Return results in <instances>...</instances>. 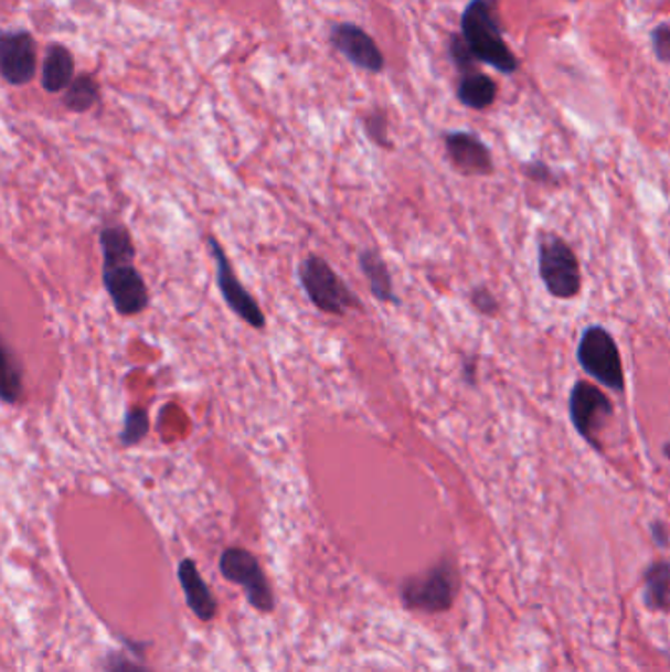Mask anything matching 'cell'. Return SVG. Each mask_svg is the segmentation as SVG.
<instances>
[{
	"mask_svg": "<svg viewBox=\"0 0 670 672\" xmlns=\"http://www.w3.org/2000/svg\"><path fill=\"white\" fill-rule=\"evenodd\" d=\"M496 97H498V83L493 82L490 75L478 70L460 75L456 85V99L460 100V105L472 110H483L492 107Z\"/></svg>",
	"mask_w": 670,
	"mask_h": 672,
	"instance_id": "obj_16",
	"label": "cell"
},
{
	"mask_svg": "<svg viewBox=\"0 0 670 672\" xmlns=\"http://www.w3.org/2000/svg\"><path fill=\"white\" fill-rule=\"evenodd\" d=\"M460 36L470 47L476 62L492 67L501 75L519 72L518 55L513 54L501 26L498 0H470L460 17Z\"/></svg>",
	"mask_w": 670,
	"mask_h": 672,
	"instance_id": "obj_2",
	"label": "cell"
},
{
	"mask_svg": "<svg viewBox=\"0 0 670 672\" xmlns=\"http://www.w3.org/2000/svg\"><path fill=\"white\" fill-rule=\"evenodd\" d=\"M219 568L228 583L238 584L248 596V601L262 614L274 610V594L268 578L251 551L241 547L224 548Z\"/></svg>",
	"mask_w": 670,
	"mask_h": 672,
	"instance_id": "obj_8",
	"label": "cell"
},
{
	"mask_svg": "<svg viewBox=\"0 0 670 672\" xmlns=\"http://www.w3.org/2000/svg\"><path fill=\"white\" fill-rule=\"evenodd\" d=\"M103 250V286L118 314L136 317L150 306L146 279L135 266L136 246L125 224H108L99 236Z\"/></svg>",
	"mask_w": 670,
	"mask_h": 672,
	"instance_id": "obj_1",
	"label": "cell"
},
{
	"mask_svg": "<svg viewBox=\"0 0 670 672\" xmlns=\"http://www.w3.org/2000/svg\"><path fill=\"white\" fill-rule=\"evenodd\" d=\"M332 47L344 55L352 65L370 73L384 72V54L374 42V38L368 34L364 28L342 22L332 26L331 36Z\"/></svg>",
	"mask_w": 670,
	"mask_h": 672,
	"instance_id": "obj_11",
	"label": "cell"
},
{
	"mask_svg": "<svg viewBox=\"0 0 670 672\" xmlns=\"http://www.w3.org/2000/svg\"><path fill=\"white\" fill-rule=\"evenodd\" d=\"M0 73L4 82L20 87L36 75V42L24 30H4L0 36Z\"/></svg>",
	"mask_w": 670,
	"mask_h": 672,
	"instance_id": "obj_10",
	"label": "cell"
},
{
	"mask_svg": "<svg viewBox=\"0 0 670 672\" xmlns=\"http://www.w3.org/2000/svg\"><path fill=\"white\" fill-rule=\"evenodd\" d=\"M364 126H366V132L372 142L377 143L384 150L394 148V143L390 142V138H387V117H385L384 110L375 108L374 113H370L364 118Z\"/></svg>",
	"mask_w": 670,
	"mask_h": 672,
	"instance_id": "obj_22",
	"label": "cell"
},
{
	"mask_svg": "<svg viewBox=\"0 0 670 672\" xmlns=\"http://www.w3.org/2000/svg\"><path fill=\"white\" fill-rule=\"evenodd\" d=\"M578 362L602 386L621 392L626 386L624 364L614 337L602 327H588L578 344Z\"/></svg>",
	"mask_w": 670,
	"mask_h": 672,
	"instance_id": "obj_6",
	"label": "cell"
},
{
	"mask_svg": "<svg viewBox=\"0 0 670 672\" xmlns=\"http://www.w3.org/2000/svg\"><path fill=\"white\" fill-rule=\"evenodd\" d=\"M448 57H450V62L456 67V72L460 73V75H465V73L476 72V57H474L472 52H470V47L466 45L465 40L460 34H450V40H448Z\"/></svg>",
	"mask_w": 670,
	"mask_h": 672,
	"instance_id": "obj_21",
	"label": "cell"
},
{
	"mask_svg": "<svg viewBox=\"0 0 670 672\" xmlns=\"http://www.w3.org/2000/svg\"><path fill=\"white\" fill-rule=\"evenodd\" d=\"M148 430H150V417H148V412L142 409V407H130L128 412H126L125 425H123V430H120V445L125 448H132L136 445H140L143 439H146V435H148Z\"/></svg>",
	"mask_w": 670,
	"mask_h": 672,
	"instance_id": "obj_20",
	"label": "cell"
},
{
	"mask_svg": "<svg viewBox=\"0 0 670 672\" xmlns=\"http://www.w3.org/2000/svg\"><path fill=\"white\" fill-rule=\"evenodd\" d=\"M206 248L215 262L216 286L223 296L224 303L252 329H258V331L266 329V314L258 306L256 297L242 286L241 279L234 274L233 262L226 256L223 244L219 243L215 236H209Z\"/></svg>",
	"mask_w": 670,
	"mask_h": 672,
	"instance_id": "obj_7",
	"label": "cell"
},
{
	"mask_svg": "<svg viewBox=\"0 0 670 672\" xmlns=\"http://www.w3.org/2000/svg\"><path fill=\"white\" fill-rule=\"evenodd\" d=\"M462 374H465V380L474 386V382H476V362L474 359H466L465 366H462Z\"/></svg>",
	"mask_w": 670,
	"mask_h": 672,
	"instance_id": "obj_28",
	"label": "cell"
},
{
	"mask_svg": "<svg viewBox=\"0 0 670 672\" xmlns=\"http://www.w3.org/2000/svg\"><path fill=\"white\" fill-rule=\"evenodd\" d=\"M568 409L572 425L582 439L594 448H602L598 435L614 415V405L608 395L591 382H578L572 387Z\"/></svg>",
	"mask_w": 670,
	"mask_h": 672,
	"instance_id": "obj_9",
	"label": "cell"
},
{
	"mask_svg": "<svg viewBox=\"0 0 670 672\" xmlns=\"http://www.w3.org/2000/svg\"><path fill=\"white\" fill-rule=\"evenodd\" d=\"M0 397L7 405H17L24 397V370L17 352L9 344H2V384Z\"/></svg>",
	"mask_w": 670,
	"mask_h": 672,
	"instance_id": "obj_18",
	"label": "cell"
},
{
	"mask_svg": "<svg viewBox=\"0 0 670 672\" xmlns=\"http://www.w3.org/2000/svg\"><path fill=\"white\" fill-rule=\"evenodd\" d=\"M470 301L476 307V311H480L486 317H493L498 313V301L492 296V291H488L486 287H474Z\"/></svg>",
	"mask_w": 670,
	"mask_h": 672,
	"instance_id": "obj_25",
	"label": "cell"
},
{
	"mask_svg": "<svg viewBox=\"0 0 670 672\" xmlns=\"http://www.w3.org/2000/svg\"><path fill=\"white\" fill-rule=\"evenodd\" d=\"M662 452H664V457L670 458V442H667V445H664V448H662Z\"/></svg>",
	"mask_w": 670,
	"mask_h": 672,
	"instance_id": "obj_29",
	"label": "cell"
},
{
	"mask_svg": "<svg viewBox=\"0 0 670 672\" xmlns=\"http://www.w3.org/2000/svg\"><path fill=\"white\" fill-rule=\"evenodd\" d=\"M652 537L659 543V545H667L669 543V530L662 525V523H655L652 525Z\"/></svg>",
	"mask_w": 670,
	"mask_h": 672,
	"instance_id": "obj_27",
	"label": "cell"
},
{
	"mask_svg": "<svg viewBox=\"0 0 670 672\" xmlns=\"http://www.w3.org/2000/svg\"><path fill=\"white\" fill-rule=\"evenodd\" d=\"M652 54L661 63H670V26L659 24L651 32Z\"/></svg>",
	"mask_w": 670,
	"mask_h": 672,
	"instance_id": "obj_23",
	"label": "cell"
},
{
	"mask_svg": "<svg viewBox=\"0 0 670 672\" xmlns=\"http://www.w3.org/2000/svg\"><path fill=\"white\" fill-rule=\"evenodd\" d=\"M299 281L309 301L319 311L334 317H342L349 311L360 309V299L340 278L331 264L319 254H309L297 268Z\"/></svg>",
	"mask_w": 670,
	"mask_h": 672,
	"instance_id": "obj_3",
	"label": "cell"
},
{
	"mask_svg": "<svg viewBox=\"0 0 670 672\" xmlns=\"http://www.w3.org/2000/svg\"><path fill=\"white\" fill-rule=\"evenodd\" d=\"M645 601L655 611L670 610V563H652L645 573Z\"/></svg>",
	"mask_w": 670,
	"mask_h": 672,
	"instance_id": "obj_17",
	"label": "cell"
},
{
	"mask_svg": "<svg viewBox=\"0 0 670 672\" xmlns=\"http://www.w3.org/2000/svg\"><path fill=\"white\" fill-rule=\"evenodd\" d=\"M179 583L185 591V600L191 611L198 616L201 621H211L215 618L216 600L213 594L209 590L205 580L199 574L195 561L183 558L178 568Z\"/></svg>",
	"mask_w": 670,
	"mask_h": 672,
	"instance_id": "obj_13",
	"label": "cell"
},
{
	"mask_svg": "<svg viewBox=\"0 0 670 672\" xmlns=\"http://www.w3.org/2000/svg\"><path fill=\"white\" fill-rule=\"evenodd\" d=\"M75 79L73 55L63 44H50L45 50L42 87L47 93H60L67 89Z\"/></svg>",
	"mask_w": 670,
	"mask_h": 672,
	"instance_id": "obj_15",
	"label": "cell"
},
{
	"mask_svg": "<svg viewBox=\"0 0 670 672\" xmlns=\"http://www.w3.org/2000/svg\"><path fill=\"white\" fill-rule=\"evenodd\" d=\"M539 276L549 294L559 299L578 296L582 286L581 264L568 244L556 234L543 233L539 238Z\"/></svg>",
	"mask_w": 670,
	"mask_h": 672,
	"instance_id": "obj_4",
	"label": "cell"
},
{
	"mask_svg": "<svg viewBox=\"0 0 670 672\" xmlns=\"http://www.w3.org/2000/svg\"><path fill=\"white\" fill-rule=\"evenodd\" d=\"M445 148L453 168L460 171L462 175L468 178H483V175H492L493 160L490 148L483 143L482 138L465 132V130H455L445 135Z\"/></svg>",
	"mask_w": 670,
	"mask_h": 672,
	"instance_id": "obj_12",
	"label": "cell"
},
{
	"mask_svg": "<svg viewBox=\"0 0 670 672\" xmlns=\"http://www.w3.org/2000/svg\"><path fill=\"white\" fill-rule=\"evenodd\" d=\"M458 591V573L450 561H440L427 573L407 578L402 586V600L410 610H450Z\"/></svg>",
	"mask_w": 670,
	"mask_h": 672,
	"instance_id": "obj_5",
	"label": "cell"
},
{
	"mask_svg": "<svg viewBox=\"0 0 670 672\" xmlns=\"http://www.w3.org/2000/svg\"><path fill=\"white\" fill-rule=\"evenodd\" d=\"M523 173L528 175L529 180L536 181V183H556L553 171L543 162H531L523 166Z\"/></svg>",
	"mask_w": 670,
	"mask_h": 672,
	"instance_id": "obj_26",
	"label": "cell"
},
{
	"mask_svg": "<svg viewBox=\"0 0 670 672\" xmlns=\"http://www.w3.org/2000/svg\"><path fill=\"white\" fill-rule=\"evenodd\" d=\"M105 671L107 672H152L148 666L130 659L126 653H108L105 659Z\"/></svg>",
	"mask_w": 670,
	"mask_h": 672,
	"instance_id": "obj_24",
	"label": "cell"
},
{
	"mask_svg": "<svg viewBox=\"0 0 670 672\" xmlns=\"http://www.w3.org/2000/svg\"><path fill=\"white\" fill-rule=\"evenodd\" d=\"M99 82L95 79V75L83 73L67 87V93L63 95V105L72 113H87L99 103Z\"/></svg>",
	"mask_w": 670,
	"mask_h": 672,
	"instance_id": "obj_19",
	"label": "cell"
},
{
	"mask_svg": "<svg viewBox=\"0 0 670 672\" xmlns=\"http://www.w3.org/2000/svg\"><path fill=\"white\" fill-rule=\"evenodd\" d=\"M358 266L362 269V274L366 276L370 294L380 303L400 306V297L395 296L394 279H392L390 268H387V264H385L380 252L374 250V248L360 252Z\"/></svg>",
	"mask_w": 670,
	"mask_h": 672,
	"instance_id": "obj_14",
	"label": "cell"
}]
</instances>
